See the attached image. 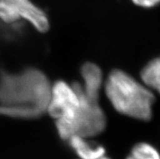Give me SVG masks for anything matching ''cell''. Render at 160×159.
<instances>
[{
	"label": "cell",
	"mask_w": 160,
	"mask_h": 159,
	"mask_svg": "<svg viewBox=\"0 0 160 159\" xmlns=\"http://www.w3.org/2000/svg\"><path fill=\"white\" fill-rule=\"evenodd\" d=\"M81 108V99L74 85L58 81L51 85V95L46 113L55 120L72 122Z\"/></svg>",
	"instance_id": "4"
},
{
	"label": "cell",
	"mask_w": 160,
	"mask_h": 159,
	"mask_svg": "<svg viewBox=\"0 0 160 159\" xmlns=\"http://www.w3.org/2000/svg\"><path fill=\"white\" fill-rule=\"evenodd\" d=\"M67 142L78 159H98L106 155V149L89 138L73 136Z\"/></svg>",
	"instance_id": "7"
},
{
	"label": "cell",
	"mask_w": 160,
	"mask_h": 159,
	"mask_svg": "<svg viewBox=\"0 0 160 159\" xmlns=\"http://www.w3.org/2000/svg\"><path fill=\"white\" fill-rule=\"evenodd\" d=\"M77 159H78V158H77ZM98 159H112V157H108V156L107 155V154H106V155L102 156V157H100V158H98Z\"/></svg>",
	"instance_id": "11"
},
{
	"label": "cell",
	"mask_w": 160,
	"mask_h": 159,
	"mask_svg": "<svg viewBox=\"0 0 160 159\" xmlns=\"http://www.w3.org/2000/svg\"><path fill=\"white\" fill-rule=\"evenodd\" d=\"M134 4L142 7H154L160 3V0H132Z\"/></svg>",
	"instance_id": "10"
},
{
	"label": "cell",
	"mask_w": 160,
	"mask_h": 159,
	"mask_svg": "<svg viewBox=\"0 0 160 159\" xmlns=\"http://www.w3.org/2000/svg\"><path fill=\"white\" fill-rule=\"evenodd\" d=\"M11 7L16 16L24 19L28 22L37 31L46 32L50 28V22L47 14L31 0H4Z\"/></svg>",
	"instance_id": "5"
},
{
	"label": "cell",
	"mask_w": 160,
	"mask_h": 159,
	"mask_svg": "<svg viewBox=\"0 0 160 159\" xmlns=\"http://www.w3.org/2000/svg\"><path fill=\"white\" fill-rule=\"evenodd\" d=\"M103 86L108 101L117 112L138 120L151 119L154 102L152 90L128 73L120 69L112 71Z\"/></svg>",
	"instance_id": "2"
},
{
	"label": "cell",
	"mask_w": 160,
	"mask_h": 159,
	"mask_svg": "<svg viewBox=\"0 0 160 159\" xmlns=\"http://www.w3.org/2000/svg\"><path fill=\"white\" fill-rule=\"evenodd\" d=\"M82 84L81 89L85 97L93 102H98L100 91L104 85L103 75L99 67L93 62H85L81 67Z\"/></svg>",
	"instance_id": "6"
},
{
	"label": "cell",
	"mask_w": 160,
	"mask_h": 159,
	"mask_svg": "<svg viewBox=\"0 0 160 159\" xmlns=\"http://www.w3.org/2000/svg\"><path fill=\"white\" fill-rule=\"evenodd\" d=\"M141 78L150 90L160 94V56L149 62L141 72Z\"/></svg>",
	"instance_id": "8"
},
{
	"label": "cell",
	"mask_w": 160,
	"mask_h": 159,
	"mask_svg": "<svg viewBox=\"0 0 160 159\" xmlns=\"http://www.w3.org/2000/svg\"><path fill=\"white\" fill-rule=\"evenodd\" d=\"M73 85L81 99V108L78 115L72 122L55 120L57 133L59 138L65 141L73 136L92 138L101 134L107 126V117L98 102H93L85 97L79 83Z\"/></svg>",
	"instance_id": "3"
},
{
	"label": "cell",
	"mask_w": 160,
	"mask_h": 159,
	"mask_svg": "<svg viewBox=\"0 0 160 159\" xmlns=\"http://www.w3.org/2000/svg\"><path fill=\"white\" fill-rule=\"evenodd\" d=\"M51 85L42 71L28 67L17 73H0V103L9 107H31L46 113Z\"/></svg>",
	"instance_id": "1"
},
{
	"label": "cell",
	"mask_w": 160,
	"mask_h": 159,
	"mask_svg": "<svg viewBox=\"0 0 160 159\" xmlns=\"http://www.w3.org/2000/svg\"><path fill=\"white\" fill-rule=\"evenodd\" d=\"M124 159H160V153L153 145L141 142L133 145Z\"/></svg>",
	"instance_id": "9"
}]
</instances>
